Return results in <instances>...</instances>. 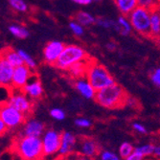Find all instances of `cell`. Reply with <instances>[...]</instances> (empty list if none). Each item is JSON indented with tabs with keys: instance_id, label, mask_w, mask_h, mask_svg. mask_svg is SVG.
<instances>
[{
	"instance_id": "cell-42",
	"label": "cell",
	"mask_w": 160,
	"mask_h": 160,
	"mask_svg": "<svg viewBox=\"0 0 160 160\" xmlns=\"http://www.w3.org/2000/svg\"><path fill=\"white\" fill-rule=\"evenodd\" d=\"M155 39L157 40V42H158V44L160 45V35H159V36H158V37H157V38H156Z\"/></svg>"
},
{
	"instance_id": "cell-39",
	"label": "cell",
	"mask_w": 160,
	"mask_h": 160,
	"mask_svg": "<svg viewBox=\"0 0 160 160\" xmlns=\"http://www.w3.org/2000/svg\"><path fill=\"white\" fill-rule=\"evenodd\" d=\"M7 129H8L7 126L5 125L4 121L2 120L1 116H0V136H2L3 134H5L6 132H7Z\"/></svg>"
},
{
	"instance_id": "cell-21",
	"label": "cell",
	"mask_w": 160,
	"mask_h": 160,
	"mask_svg": "<svg viewBox=\"0 0 160 160\" xmlns=\"http://www.w3.org/2000/svg\"><path fill=\"white\" fill-rule=\"evenodd\" d=\"M160 35V10L156 9L151 12V36L152 38H156Z\"/></svg>"
},
{
	"instance_id": "cell-38",
	"label": "cell",
	"mask_w": 160,
	"mask_h": 160,
	"mask_svg": "<svg viewBox=\"0 0 160 160\" xmlns=\"http://www.w3.org/2000/svg\"><path fill=\"white\" fill-rule=\"evenodd\" d=\"M71 1L75 4L80 5V6H87V5L91 4L92 0H71Z\"/></svg>"
},
{
	"instance_id": "cell-20",
	"label": "cell",
	"mask_w": 160,
	"mask_h": 160,
	"mask_svg": "<svg viewBox=\"0 0 160 160\" xmlns=\"http://www.w3.org/2000/svg\"><path fill=\"white\" fill-rule=\"evenodd\" d=\"M114 4L120 13L127 17L138 7L137 0H114Z\"/></svg>"
},
{
	"instance_id": "cell-40",
	"label": "cell",
	"mask_w": 160,
	"mask_h": 160,
	"mask_svg": "<svg viewBox=\"0 0 160 160\" xmlns=\"http://www.w3.org/2000/svg\"><path fill=\"white\" fill-rule=\"evenodd\" d=\"M107 48L109 51H115L116 48H117V44H116L114 41H109L108 44H107Z\"/></svg>"
},
{
	"instance_id": "cell-23",
	"label": "cell",
	"mask_w": 160,
	"mask_h": 160,
	"mask_svg": "<svg viewBox=\"0 0 160 160\" xmlns=\"http://www.w3.org/2000/svg\"><path fill=\"white\" fill-rule=\"evenodd\" d=\"M9 31L12 36H14L18 38H20V39H24L29 37V31L24 26L12 25L9 27Z\"/></svg>"
},
{
	"instance_id": "cell-7",
	"label": "cell",
	"mask_w": 160,
	"mask_h": 160,
	"mask_svg": "<svg viewBox=\"0 0 160 160\" xmlns=\"http://www.w3.org/2000/svg\"><path fill=\"white\" fill-rule=\"evenodd\" d=\"M43 154L46 156H51L59 152L62 141V132L53 128L45 129V132L41 135Z\"/></svg>"
},
{
	"instance_id": "cell-36",
	"label": "cell",
	"mask_w": 160,
	"mask_h": 160,
	"mask_svg": "<svg viewBox=\"0 0 160 160\" xmlns=\"http://www.w3.org/2000/svg\"><path fill=\"white\" fill-rule=\"evenodd\" d=\"M146 159V157H145L143 154H141L139 152H137L136 150H134V152L129 154L128 157L125 158V160H145Z\"/></svg>"
},
{
	"instance_id": "cell-34",
	"label": "cell",
	"mask_w": 160,
	"mask_h": 160,
	"mask_svg": "<svg viewBox=\"0 0 160 160\" xmlns=\"http://www.w3.org/2000/svg\"><path fill=\"white\" fill-rule=\"evenodd\" d=\"M151 80L152 82L160 88V67L154 69L151 74Z\"/></svg>"
},
{
	"instance_id": "cell-30",
	"label": "cell",
	"mask_w": 160,
	"mask_h": 160,
	"mask_svg": "<svg viewBox=\"0 0 160 160\" xmlns=\"http://www.w3.org/2000/svg\"><path fill=\"white\" fill-rule=\"evenodd\" d=\"M69 28H70L71 32L76 37H82L84 34V26L80 24L75 19L69 22Z\"/></svg>"
},
{
	"instance_id": "cell-33",
	"label": "cell",
	"mask_w": 160,
	"mask_h": 160,
	"mask_svg": "<svg viewBox=\"0 0 160 160\" xmlns=\"http://www.w3.org/2000/svg\"><path fill=\"white\" fill-rule=\"evenodd\" d=\"M75 125L81 128H88L92 126V122L84 117H79L75 120Z\"/></svg>"
},
{
	"instance_id": "cell-11",
	"label": "cell",
	"mask_w": 160,
	"mask_h": 160,
	"mask_svg": "<svg viewBox=\"0 0 160 160\" xmlns=\"http://www.w3.org/2000/svg\"><path fill=\"white\" fill-rule=\"evenodd\" d=\"M77 152L82 155L96 158L100 153V147L94 139L90 137H82L78 140Z\"/></svg>"
},
{
	"instance_id": "cell-41",
	"label": "cell",
	"mask_w": 160,
	"mask_h": 160,
	"mask_svg": "<svg viewBox=\"0 0 160 160\" xmlns=\"http://www.w3.org/2000/svg\"><path fill=\"white\" fill-rule=\"evenodd\" d=\"M154 155H155L157 158H159V159H160V146H158V147H156V148H155Z\"/></svg>"
},
{
	"instance_id": "cell-37",
	"label": "cell",
	"mask_w": 160,
	"mask_h": 160,
	"mask_svg": "<svg viewBox=\"0 0 160 160\" xmlns=\"http://www.w3.org/2000/svg\"><path fill=\"white\" fill-rule=\"evenodd\" d=\"M70 159L69 160H96V158L94 157H88V156H84V155H82L80 153H73V154H71L69 155Z\"/></svg>"
},
{
	"instance_id": "cell-15",
	"label": "cell",
	"mask_w": 160,
	"mask_h": 160,
	"mask_svg": "<svg viewBox=\"0 0 160 160\" xmlns=\"http://www.w3.org/2000/svg\"><path fill=\"white\" fill-rule=\"evenodd\" d=\"M14 67L4 58L0 57V86L12 87Z\"/></svg>"
},
{
	"instance_id": "cell-19",
	"label": "cell",
	"mask_w": 160,
	"mask_h": 160,
	"mask_svg": "<svg viewBox=\"0 0 160 160\" xmlns=\"http://www.w3.org/2000/svg\"><path fill=\"white\" fill-rule=\"evenodd\" d=\"M0 57L4 58V59L10 62L13 67H18L22 64H24V62L22 58L18 54V51H14L12 48H5L2 51H0Z\"/></svg>"
},
{
	"instance_id": "cell-24",
	"label": "cell",
	"mask_w": 160,
	"mask_h": 160,
	"mask_svg": "<svg viewBox=\"0 0 160 160\" xmlns=\"http://www.w3.org/2000/svg\"><path fill=\"white\" fill-rule=\"evenodd\" d=\"M155 146L153 144H151V143H147V144H143V145H140V146L136 147L135 150L137 152H139L141 154H143L145 157H149V156H152V155H154V152H155Z\"/></svg>"
},
{
	"instance_id": "cell-9",
	"label": "cell",
	"mask_w": 160,
	"mask_h": 160,
	"mask_svg": "<svg viewBox=\"0 0 160 160\" xmlns=\"http://www.w3.org/2000/svg\"><path fill=\"white\" fill-rule=\"evenodd\" d=\"M65 45L62 41L52 40L49 41L43 49V60L48 64L55 65L62 53Z\"/></svg>"
},
{
	"instance_id": "cell-12",
	"label": "cell",
	"mask_w": 160,
	"mask_h": 160,
	"mask_svg": "<svg viewBox=\"0 0 160 160\" xmlns=\"http://www.w3.org/2000/svg\"><path fill=\"white\" fill-rule=\"evenodd\" d=\"M78 146V138L69 132H62V141H61V147L59 150V153L61 156H69L73 154L75 151H77Z\"/></svg>"
},
{
	"instance_id": "cell-10",
	"label": "cell",
	"mask_w": 160,
	"mask_h": 160,
	"mask_svg": "<svg viewBox=\"0 0 160 160\" xmlns=\"http://www.w3.org/2000/svg\"><path fill=\"white\" fill-rule=\"evenodd\" d=\"M33 76V72L30 67L25 64L14 67L13 76L12 81V89H22Z\"/></svg>"
},
{
	"instance_id": "cell-28",
	"label": "cell",
	"mask_w": 160,
	"mask_h": 160,
	"mask_svg": "<svg viewBox=\"0 0 160 160\" xmlns=\"http://www.w3.org/2000/svg\"><path fill=\"white\" fill-rule=\"evenodd\" d=\"M18 54L20 55V57L22 58V60H23V62H24V64L25 65H27L28 67H30L32 70H34V69H36V67H37V63H36V62H35V60L33 59V58L29 55L26 51H24V50H18Z\"/></svg>"
},
{
	"instance_id": "cell-44",
	"label": "cell",
	"mask_w": 160,
	"mask_h": 160,
	"mask_svg": "<svg viewBox=\"0 0 160 160\" xmlns=\"http://www.w3.org/2000/svg\"><path fill=\"white\" fill-rule=\"evenodd\" d=\"M145 160H154V159H145Z\"/></svg>"
},
{
	"instance_id": "cell-4",
	"label": "cell",
	"mask_w": 160,
	"mask_h": 160,
	"mask_svg": "<svg viewBox=\"0 0 160 160\" xmlns=\"http://www.w3.org/2000/svg\"><path fill=\"white\" fill-rule=\"evenodd\" d=\"M90 58L87 55L86 51L76 44H70V45H65L62 53L61 54L59 60L57 61L55 66L61 70L67 71L70 66L73 64L84 61L86 59Z\"/></svg>"
},
{
	"instance_id": "cell-5",
	"label": "cell",
	"mask_w": 160,
	"mask_h": 160,
	"mask_svg": "<svg viewBox=\"0 0 160 160\" xmlns=\"http://www.w3.org/2000/svg\"><path fill=\"white\" fill-rule=\"evenodd\" d=\"M151 12L152 11L138 6L128 16L132 30L138 35L151 36Z\"/></svg>"
},
{
	"instance_id": "cell-31",
	"label": "cell",
	"mask_w": 160,
	"mask_h": 160,
	"mask_svg": "<svg viewBox=\"0 0 160 160\" xmlns=\"http://www.w3.org/2000/svg\"><path fill=\"white\" fill-rule=\"evenodd\" d=\"M99 27L103 28V29H113L115 21L107 18H96V23Z\"/></svg>"
},
{
	"instance_id": "cell-8",
	"label": "cell",
	"mask_w": 160,
	"mask_h": 160,
	"mask_svg": "<svg viewBox=\"0 0 160 160\" xmlns=\"http://www.w3.org/2000/svg\"><path fill=\"white\" fill-rule=\"evenodd\" d=\"M7 103L22 112L26 117L32 113L34 108L33 101L21 89H12V94L8 98Z\"/></svg>"
},
{
	"instance_id": "cell-3",
	"label": "cell",
	"mask_w": 160,
	"mask_h": 160,
	"mask_svg": "<svg viewBox=\"0 0 160 160\" xmlns=\"http://www.w3.org/2000/svg\"><path fill=\"white\" fill-rule=\"evenodd\" d=\"M85 78L96 90H100L104 87L115 83V80L108 70L104 65L93 60L90 62L87 68Z\"/></svg>"
},
{
	"instance_id": "cell-32",
	"label": "cell",
	"mask_w": 160,
	"mask_h": 160,
	"mask_svg": "<svg viewBox=\"0 0 160 160\" xmlns=\"http://www.w3.org/2000/svg\"><path fill=\"white\" fill-rule=\"evenodd\" d=\"M50 116H51L53 119H55L57 121H62L66 117L65 112L62 108H52L50 110Z\"/></svg>"
},
{
	"instance_id": "cell-16",
	"label": "cell",
	"mask_w": 160,
	"mask_h": 160,
	"mask_svg": "<svg viewBox=\"0 0 160 160\" xmlns=\"http://www.w3.org/2000/svg\"><path fill=\"white\" fill-rule=\"evenodd\" d=\"M74 86L76 90L79 92V94L83 98L87 100H91L95 98L97 90L91 85V83L85 77L77 79L74 82Z\"/></svg>"
},
{
	"instance_id": "cell-29",
	"label": "cell",
	"mask_w": 160,
	"mask_h": 160,
	"mask_svg": "<svg viewBox=\"0 0 160 160\" xmlns=\"http://www.w3.org/2000/svg\"><path fill=\"white\" fill-rule=\"evenodd\" d=\"M9 4L14 11L24 12L28 11V5L24 0H9Z\"/></svg>"
},
{
	"instance_id": "cell-26",
	"label": "cell",
	"mask_w": 160,
	"mask_h": 160,
	"mask_svg": "<svg viewBox=\"0 0 160 160\" xmlns=\"http://www.w3.org/2000/svg\"><path fill=\"white\" fill-rule=\"evenodd\" d=\"M96 160H121V157L119 154L112 151L104 150L100 152V153L96 157Z\"/></svg>"
},
{
	"instance_id": "cell-25",
	"label": "cell",
	"mask_w": 160,
	"mask_h": 160,
	"mask_svg": "<svg viewBox=\"0 0 160 160\" xmlns=\"http://www.w3.org/2000/svg\"><path fill=\"white\" fill-rule=\"evenodd\" d=\"M135 148L133 147V145L129 142H124L120 145L119 150H118V154L120 155L121 158H126L129 154H132L134 152Z\"/></svg>"
},
{
	"instance_id": "cell-1",
	"label": "cell",
	"mask_w": 160,
	"mask_h": 160,
	"mask_svg": "<svg viewBox=\"0 0 160 160\" xmlns=\"http://www.w3.org/2000/svg\"><path fill=\"white\" fill-rule=\"evenodd\" d=\"M128 97V96L123 87L115 82L109 86L97 90L94 99L100 106L105 108L116 109L126 106Z\"/></svg>"
},
{
	"instance_id": "cell-35",
	"label": "cell",
	"mask_w": 160,
	"mask_h": 160,
	"mask_svg": "<svg viewBox=\"0 0 160 160\" xmlns=\"http://www.w3.org/2000/svg\"><path fill=\"white\" fill-rule=\"evenodd\" d=\"M132 128L135 132H137L139 134H146L147 133V128L139 122H134L132 124Z\"/></svg>"
},
{
	"instance_id": "cell-45",
	"label": "cell",
	"mask_w": 160,
	"mask_h": 160,
	"mask_svg": "<svg viewBox=\"0 0 160 160\" xmlns=\"http://www.w3.org/2000/svg\"><path fill=\"white\" fill-rule=\"evenodd\" d=\"M0 160H1V153H0Z\"/></svg>"
},
{
	"instance_id": "cell-17",
	"label": "cell",
	"mask_w": 160,
	"mask_h": 160,
	"mask_svg": "<svg viewBox=\"0 0 160 160\" xmlns=\"http://www.w3.org/2000/svg\"><path fill=\"white\" fill-rule=\"evenodd\" d=\"M91 61H92L91 58H88V59L82 61V62H79L73 64L72 66H70L67 70L69 76L71 78L75 79V80L85 77L87 68H88V65H89Z\"/></svg>"
},
{
	"instance_id": "cell-13",
	"label": "cell",
	"mask_w": 160,
	"mask_h": 160,
	"mask_svg": "<svg viewBox=\"0 0 160 160\" xmlns=\"http://www.w3.org/2000/svg\"><path fill=\"white\" fill-rule=\"evenodd\" d=\"M45 132V125L37 119H28L23 124L20 135L41 137Z\"/></svg>"
},
{
	"instance_id": "cell-18",
	"label": "cell",
	"mask_w": 160,
	"mask_h": 160,
	"mask_svg": "<svg viewBox=\"0 0 160 160\" xmlns=\"http://www.w3.org/2000/svg\"><path fill=\"white\" fill-rule=\"evenodd\" d=\"M113 29L118 34H120L121 36H125V37L130 35V33L132 31V27L129 22L128 18L127 16H123V14H121L117 18V20L115 21Z\"/></svg>"
},
{
	"instance_id": "cell-14",
	"label": "cell",
	"mask_w": 160,
	"mask_h": 160,
	"mask_svg": "<svg viewBox=\"0 0 160 160\" xmlns=\"http://www.w3.org/2000/svg\"><path fill=\"white\" fill-rule=\"evenodd\" d=\"M28 97H30L33 100H38L42 97L43 95V87L38 80V78L35 75L28 81V82L23 86L21 89Z\"/></svg>"
},
{
	"instance_id": "cell-22",
	"label": "cell",
	"mask_w": 160,
	"mask_h": 160,
	"mask_svg": "<svg viewBox=\"0 0 160 160\" xmlns=\"http://www.w3.org/2000/svg\"><path fill=\"white\" fill-rule=\"evenodd\" d=\"M75 20L78 21L84 27L91 26L96 23V18L92 16L91 13L87 12L85 11H80L75 14Z\"/></svg>"
},
{
	"instance_id": "cell-6",
	"label": "cell",
	"mask_w": 160,
	"mask_h": 160,
	"mask_svg": "<svg viewBox=\"0 0 160 160\" xmlns=\"http://www.w3.org/2000/svg\"><path fill=\"white\" fill-rule=\"evenodd\" d=\"M0 116L7 128L10 129L20 127L26 121V116L17 108L9 105L7 102L0 105Z\"/></svg>"
},
{
	"instance_id": "cell-43",
	"label": "cell",
	"mask_w": 160,
	"mask_h": 160,
	"mask_svg": "<svg viewBox=\"0 0 160 160\" xmlns=\"http://www.w3.org/2000/svg\"><path fill=\"white\" fill-rule=\"evenodd\" d=\"M102 0H92V2H101Z\"/></svg>"
},
{
	"instance_id": "cell-27",
	"label": "cell",
	"mask_w": 160,
	"mask_h": 160,
	"mask_svg": "<svg viewBox=\"0 0 160 160\" xmlns=\"http://www.w3.org/2000/svg\"><path fill=\"white\" fill-rule=\"evenodd\" d=\"M139 7L146 8L150 11L160 9V0H137Z\"/></svg>"
},
{
	"instance_id": "cell-46",
	"label": "cell",
	"mask_w": 160,
	"mask_h": 160,
	"mask_svg": "<svg viewBox=\"0 0 160 160\" xmlns=\"http://www.w3.org/2000/svg\"><path fill=\"white\" fill-rule=\"evenodd\" d=\"M159 10H160V9H159Z\"/></svg>"
},
{
	"instance_id": "cell-2",
	"label": "cell",
	"mask_w": 160,
	"mask_h": 160,
	"mask_svg": "<svg viewBox=\"0 0 160 160\" xmlns=\"http://www.w3.org/2000/svg\"><path fill=\"white\" fill-rule=\"evenodd\" d=\"M13 149L23 160H39L44 155L41 137L19 135L14 140Z\"/></svg>"
}]
</instances>
